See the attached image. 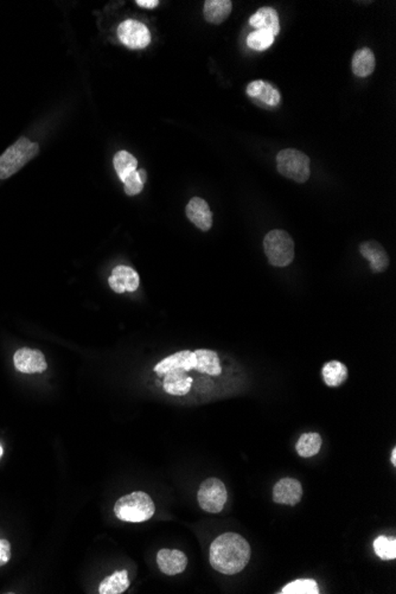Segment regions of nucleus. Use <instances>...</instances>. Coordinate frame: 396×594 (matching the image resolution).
Returning <instances> with one entry per match:
<instances>
[{
	"label": "nucleus",
	"mask_w": 396,
	"mask_h": 594,
	"mask_svg": "<svg viewBox=\"0 0 396 594\" xmlns=\"http://www.w3.org/2000/svg\"><path fill=\"white\" fill-rule=\"evenodd\" d=\"M303 497L301 482L294 478H283L273 487V501L279 504L296 506Z\"/></svg>",
	"instance_id": "obj_9"
},
{
	"label": "nucleus",
	"mask_w": 396,
	"mask_h": 594,
	"mask_svg": "<svg viewBox=\"0 0 396 594\" xmlns=\"http://www.w3.org/2000/svg\"><path fill=\"white\" fill-rule=\"evenodd\" d=\"M230 0H207L205 3V18L212 24H221L232 13Z\"/></svg>",
	"instance_id": "obj_18"
},
{
	"label": "nucleus",
	"mask_w": 396,
	"mask_h": 594,
	"mask_svg": "<svg viewBox=\"0 0 396 594\" xmlns=\"http://www.w3.org/2000/svg\"><path fill=\"white\" fill-rule=\"evenodd\" d=\"M390 460H392V464L395 467L396 465V448L394 447L392 451V457H390Z\"/></svg>",
	"instance_id": "obj_32"
},
{
	"label": "nucleus",
	"mask_w": 396,
	"mask_h": 594,
	"mask_svg": "<svg viewBox=\"0 0 396 594\" xmlns=\"http://www.w3.org/2000/svg\"><path fill=\"white\" fill-rule=\"evenodd\" d=\"M375 55L369 48L360 49L352 57V72L358 77H367L372 75L375 69Z\"/></svg>",
	"instance_id": "obj_19"
},
{
	"label": "nucleus",
	"mask_w": 396,
	"mask_h": 594,
	"mask_svg": "<svg viewBox=\"0 0 396 594\" xmlns=\"http://www.w3.org/2000/svg\"><path fill=\"white\" fill-rule=\"evenodd\" d=\"M13 363L17 370L24 374H40L48 368L43 352L32 350L29 347H22L17 350L13 356Z\"/></svg>",
	"instance_id": "obj_8"
},
{
	"label": "nucleus",
	"mask_w": 396,
	"mask_h": 594,
	"mask_svg": "<svg viewBox=\"0 0 396 594\" xmlns=\"http://www.w3.org/2000/svg\"><path fill=\"white\" fill-rule=\"evenodd\" d=\"M136 4L139 5L141 8H153L158 6L159 1L158 0H136Z\"/></svg>",
	"instance_id": "obj_30"
},
{
	"label": "nucleus",
	"mask_w": 396,
	"mask_h": 594,
	"mask_svg": "<svg viewBox=\"0 0 396 594\" xmlns=\"http://www.w3.org/2000/svg\"><path fill=\"white\" fill-rule=\"evenodd\" d=\"M283 594H318V585L312 579H299L290 582L281 591Z\"/></svg>",
	"instance_id": "obj_27"
},
{
	"label": "nucleus",
	"mask_w": 396,
	"mask_h": 594,
	"mask_svg": "<svg viewBox=\"0 0 396 594\" xmlns=\"http://www.w3.org/2000/svg\"><path fill=\"white\" fill-rule=\"evenodd\" d=\"M249 24L256 30L272 32L274 36L279 35L280 24L276 10L272 8H261L249 18Z\"/></svg>",
	"instance_id": "obj_17"
},
{
	"label": "nucleus",
	"mask_w": 396,
	"mask_h": 594,
	"mask_svg": "<svg viewBox=\"0 0 396 594\" xmlns=\"http://www.w3.org/2000/svg\"><path fill=\"white\" fill-rule=\"evenodd\" d=\"M251 558V546L246 538L237 533L217 536L210 546L209 560L214 570L222 575H237L247 566Z\"/></svg>",
	"instance_id": "obj_1"
},
{
	"label": "nucleus",
	"mask_w": 396,
	"mask_h": 594,
	"mask_svg": "<svg viewBox=\"0 0 396 594\" xmlns=\"http://www.w3.org/2000/svg\"><path fill=\"white\" fill-rule=\"evenodd\" d=\"M374 551L381 560H394L396 558V538L381 535L374 541Z\"/></svg>",
	"instance_id": "obj_25"
},
{
	"label": "nucleus",
	"mask_w": 396,
	"mask_h": 594,
	"mask_svg": "<svg viewBox=\"0 0 396 594\" xmlns=\"http://www.w3.org/2000/svg\"><path fill=\"white\" fill-rule=\"evenodd\" d=\"M193 354L196 356V370L212 376H219L222 373L220 359L215 351L198 349Z\"/></svg>",
	"instance_id": "obj_20"
},
{
	"label": "nucleus",
	"mask_w": 396,
	"mask_h": 594,
	"mask_svg": "<svg viewBox=\"0 0 396 594\" xmlns=\"http://www.w3.org/2000/svg\"><path fill=\"white\" fill-rule=\"evenodd\" d=\"M156 511L152 499L146 492L125 494L114 506V514L124 522L141 523L151 519Z\"/></svg>",
	"instance_id": "obj_2"
},
{
	"label": "nucleus",
	"mask_w": 396,
	"mask_h": 594,
	"mask_svg": "<svg viewBox=\"0 0 396 594\" xmlns=\"http://www.w3.org/2000/svg\"><path fill=\"white\" fill-rule=\"evenodd\" d=\"M1 455H3V447L0 445V458H1Z\"/></svg>",
	"instance_id": "obj_33"
},
{
	"label": "nucleus",
	"mask_w": 396,
	"mask_h": 594,
	"mask_svg": "<svg viewBox=\"0 0 396 594\" xmlns=\"http://www.w3.org/2000/svg\"><path fill=\"white\" fill-rule=\"evenodd\" d=\"M129 587V580L126 570L114 572L112 575L104 578L99 586L100 594H121Z\"/></svg>",
	"instance_id": "obj_21"
},
{
	"label": "nucleus",
	"mask_w": 396,
	"mask_h": 594,
	"mask_svg": "<svg viewBox=\"0 0 396 594\" xmlns=\"http://www.w3.org/2000/svg\"><path fill=\"white\" fill-rule=\"evenodd\" d=\"M197 499L203 510L210 514H219L223 510L224 504L228 499V494L222 480L219 478H208L200 484Z\"/></svg>",
	"instance_id": "obj_6"
},
{
	"label": "nucleus",
	"mask_w": 396,
	"mask_h": 594,
	"mask_svg": "<svg viewBox=\"0 0 396 594\" xmlns=\"http://www.w3.org/2000/svg\"><path fill=\"white\" fill-rule=\"evenodd\" d=\"M360 253L368 260L374 273H382L389 266V258L384 248L374 240L361 244Z\"/></svg>",
	"instance_id": "obj_14"
},
{
	"label": "nucleus",
	"mask_w": 396,
	"mask_h": 594,
	"mask_svg": "<svg viewBox=\"0 0 396 594\" xmlns=\"http://www.w3.org/2000/svg\"><path fill=\"white\" fill-rule=\"evenodd\" d=\"M163 387L165 391L175 396H183L188 394L192 386V379L188 375V371L183 369H173L165 374Z\"/></svg>",
	"instance_id": "obj_15"
},
{
	"label": "nucleus",
	"mask_w": 396,
	"mask_h": 594,
	"mask_svg": "<svg viewBox=\"0 0 396 594\" xmlns=\"http://www.w3.org/2000/svg\"><path fill=\"white\" fill-rule=\"evenodd\" d=\"M157 563L161 573L176 575L183 573L188 566V558L177 549H160L157 554Z\"/></svg>",
	"instance_id": "obj_12"
},
{
	"label": "nucleus",
	"mask_w": 396,
	"mask_h": 594,
	"mask_svg": "<svg viewBox=\"0 0 396 594\" xmlns=\"http://www.w3.org/2000/svg\"><path fill=\"white\" fill-rule=\"evenodd\" d=\"M322 444H323L322 437L318 433L310 432V433L301 435L296 443V450L298 455L303 458H310L319 452Z\"/></svg>",
	"instance_id": "obj_23"
},
{
	"label": "nucleus",
	"mask_w": 396,
	"mask_h": 594,
	"mask_svg": "<svg viewBox=\"0 0 396 594\" xmlns=\"http://www.w3.org/2000/svg\"><path fill=\"white\" fill-rule=\"evenodd\" d=\"M38 144L32 143L28 138H19L0 156V180L10 178L19 171L25 164L38 155Z\"/></svg>",
	"instance_id": "obj_3"
},
{
	"label": "nucleus",
	"mask_w": 396,
	"mask_h": 594,
	"mask_svg": "<svg viewBox=\"0 0 396 594\" xmlns=\"http://www.w3.org/2000/svg\"><path fill=\"white\" fill-rule=\"evenodd\" d=\"M196 368V356L193 352L189 350L180 351L173 355H170L166 359H161L156 367L155 371L159 376H163L173 370V369H183L190 371Z\"/></svg>",
	"instance_id": "obj_13"
},
{
	"label": "nucleus",
	"mask_w": 396,
	"mask_h": 594,
	"mask_svg": "<svg viewBox=\"0 0 396 594\" xmlns=\"http://www.w3.org/2000/svg\"><path fill=\"white\" fill-rule=\"evenodd\" d=\"M138 173H139V177H141V182L145 184V182H146V178H148V175H146V171H145L144 169H141V170L138 171Z\"/></svg>",
	"instance_id": "obj_31"
},
{
	"label": "nucleus",
	"mask_w": 396,
	"mask_h": 594,
	"mask_svg": "<svg viewBox=\"0 0 396 594\" xmlns=\"http://www.w3.org/2000/svg\"><path fill=\"white\" fill-rule=\"evenodd\" d=\"M310 158L294 148L283 150L276 156V169L279 173L299 184L308 182L310 178Z\"/></svg>",
	"instance_id": "obj_5"
},
{
	"label": "nucleus",
	"mask_w": 396,
	"mask_h": 594,
	"mask_svg": "<svg viewBox=\"0 0 396 594\" xmlns=\"http://www.w3.org/2000/svg\"><path fill=\"white\" fill-rule=\"evenodd\" d=\"M139 274L136 269L127 267V266H116L112 272V276H109V285L116 293H124V292H134L139 288Z\"/></svg>",
	"instance_id": "obj_10"
},
{
	"label": "nucleus",
	"mask_w": 396,
	"mask_h": 594,
	"mask_svg": "<svg viewBox=\"0 0 396 594\" xmlns=\"http://www.w3.org/2000/svg\"><path fill=\"white\" fill-rule=\"evenodd\" d=\"M113 165H114V169H116V173L119 175L121 182H124L127 175H131L132 172L136 171L138 160L129 152L119 151L114 156Z\"/></svg>",
	"instance_id": "obj_24"
},
{
	"label": "nucleus",
	"mask_w": 396,
	"mask_h": 594,
	"mask_svg": "<svg viewBox=\"0 0 396 594\" xmlns=\"http://www.w3.org/2000/svg\"><path fill=\"white\" fill-rule=\"evenodd\" d=\"M11 558V545L6 540H0V566H4Z\"/></svg>",
	"instance_id": "obj_29"
},
{
	"label": "nucleus",
	"mask_w": 396,
	"mask_h": 594,
	"mask_svg": "<svg viewBox=\"0 0 396 594\" xmlns=\"http://www.w3.org/2000/svg\"><path fill=\"white\" fill-rule=\"evenodd\" d=\"M187 217L202 232H208L212 227V212L209 204L200 197H193L185 208Z\"/></svg>",
	"instance_id": "obj_11"
},
{
	"label": "nucleus",
	"mask_w": 396,
	"mask_h": 594,
	"mask_svg": "<svg viewBox=\"0 0 396 594\" xmlns=\"http://www.w3.org/2000/svg\"><path fill=\"white\" fill-rule=\"evenodd\" d=\"M246 92L251 97L259 99L264 104L271 107H276L280 102V93L273 87L272 84L269 82H264L262 80L253 81L247 86Z\"/></svg>",
	"instance_id": "obj_16"
},
{
	"label": "nucleus",
	"mask_w": 396,
	"mask_h": 594,
	"mask_svg": "<svg viewBox=\"0 0 396 594\" xmlns=\"http://www.w3.org/2000/svg\"><path fill=\"white\" fill-rule=\"evenodd\" d=\"M276 36L266 30H255L247 37V45L256 52H264L274 43Z\"/></svg>",
	"instance_id": "obj_26"
},
{
	"label": "nucleus",
	"mask_w": 396,
	"mask_h": 594,
	"mask_svg": "<svg viewBox=\"0 0 396 594\" xmlns=\"http://www.w3.org/2000/svg\"><path fill=\"white\" fill-rule=\"evenodd\" d=\"M322 375L328 387H340L348 379V369L343 363L331 361L323 367Z\"/></svg>",
	"instance_id": "obj_22"
},
{
	"label": "nucleus",
	"mask_w": 396,
	"mask_h": 594,
	"mask_svg": "<svg viewBox=\"0 0 396 594\" xmlns=\"http://www.w3.org/2000/svg\"><path fill=\"white\" fill-rule=\"evenodd\" d=\"M264 254L276 267H286L294 260V241L285 230L274 229L264 236Z\"/></svg>",
	"instance_id": "obj_4"
},
{
	"label": "nucleus",
	"mask_w": 396,
	"mask_h": 594,
	"mask_svg": "<svg viewBox=\"0 0 396 594\" xmlns=\"http://www.w3.org/2000/svg\"><path fill=\"white\" fill-rule=\"evenodd\" d=\"M122 183L125 184V192L127 196L138 195L144 189V183L141 182L138 171L132 172L131 175H127Z\"/></svg>",
	"instance_id": "obj_28"
},
{
	"label": "nucleus",
	"mask_w": 396,
	"mask_h": 594,
	"mask_svg": "<svg viewBox=\"0 0 396 594\" xmlns=\"http://www.w3.org/2000/svg\"><path fill=\"white\" fill-rule=\"evenodd\" d=\"M118 37L127 48L139 50L151 43V33L146 25L136 20L128 19L118 28Z\"/></svg>",
	"instance_id": "obj_7"
}]
</instances>
